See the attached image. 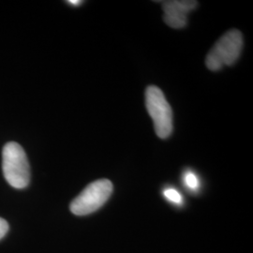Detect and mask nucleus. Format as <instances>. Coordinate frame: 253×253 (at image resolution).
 <instances>
[{
  "mask_svg": "<svg viewBox=\"0 0 253 253\" xmlns=\"http://www.w3.org/2000/svg\"><path fill=\"white\" fill-rule=\"evenodd\" d=\"M68 3L71 4V5H73V6H78V5L81 4L82 1H79V0H70V1H68Z\"/></svg>",
  "mask_w": 253,
  "mask_h": 253,
  "instance_id": "9",
  "label": "nucleus"
},
{
  "mask_svg": "<svg viewBox=\"0 0 253 253\" xmlns=\"http://www.w3.org/2000/svg\"><path fill=\"white\" fill-rule=\"evenodd\" d=\"M243 48V36L237 29L228 31L208 53L206 64L210 71L216 72L223 66H231L239 58Z\"/></svg>",
  "mask_w": 253,
  "mask_h": 253,
  "instance_id": "2",
  "label": "nucleus"
},
{
  "mask_svg": "<svg viewBox=\"0 0 253 253\" xmlns=\"http://www.w3.org/2000/svg\"><path fill=\"white\" fill-rule=\"evenodd\" d=\"M8 231H9L8 222L4 218L0 217V239H2L6 235Z\"/></svg>",
  "mask_w": 253,
  "mask_h": 253,
  "instance_id": "8",
  "label": "nucleus"
},
{
  "mask_svg": "<svg viewBox=\"0 0 253 253\" xmlns=\"http://www.w3.org/2000/svg\"><path fill=\"white\" fill-rule=\"evenodd\" d=\"M2 169L5 179L15 189H25L30 181V168L25 150L21 145L10 142L2 150Z\"/></svg>",
  "mask_w": 253,
  "mask_h": 253,
  "instance_id": "1",
  "label": "nucleus"
},
{
  "mask_svg": "<svg viewBox=\"0 0 253 253\" xmlns=\"http://www.w3.org/2000/svg\"><path fill=\"white\" fill-rule=\"evenodd\" d=\"M163 3V20L169 27L175 29L186 27L188 14L198 7V2L192 0H172Z\"/></svg>",
  "mask_w": 253,
  "mask_h": 253,
  "instance_id": "5",
  "label": "nucleus"
},
{
  "mask_svg": "<svg viewBox=\"0 0 253 253\" xmlns=\"http://www.w3.org/2000/svg\"><path fill=\"white\" fill-rule=\"evenodd\" d=\"M113 192V184L108 179L90 183L71 204V211L76 216H85L100 209Z\"/></svg>",
  "mask_w": 253,
  "mask_h": 253,
  "instance_id": "4",
  "label": "nucleus"
},
{
  "mask_svg": "<svg viewBox=\"0 0 253 253\" xmlns=\"http://www.w3.org/2000/svg\"><path fill=\"white\" fill-rule=\"evenodd\" d=\"M145 104L153 119L157 135L162 139L168 138L172 131V112L163 91L155 85L148 86L145 91Z\"/></svg>",
  "mask_w": 253,
  "mask_h": 253,
  "instance_id": "3",
  "label": "nucleus"
},
{
  "mask_svg": "<svg viewBox=\"0 0 253 253\" xmlns=\"http://www.w3.org/2000/svg\"><path fill=\"white\" fill-rule=\"evenodd\" d=\"M164 196L174 204H178V205L182 204L183 198H182L180 193L174 189H167V190H164Z\"/></svg>",
  "mask_w": 253,
  "mask_h": 253,
  "instance_id": "7",
  "label": "nucleus"
},
{
  "mask_svg": "<svg viewBox=\"0 0 253 253\" xmlns=\"http://www.w3.org/2000/svg\"><path fill=\"white\" fill-rule=\"evenodd\" d=\"M184 181L186 186L192 190H196L199 187L198 177L192 172H187L184 175Z\"/></svg>",
  "mask_w": 253,
  "mask_h": 253,
  "instance_id": "6",
  "label": "nucleus"
}]
</instances>
